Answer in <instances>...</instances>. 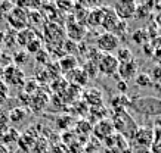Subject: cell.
<instances>
[{
	"instance_id": "obj_13",
	"label": "cell",
	"mask_w": 161,
	"mask_h": 153,
	"mask_svg": "<svg viewBox=\"0 0 161 153\" xmlns=\"http://www.w3.org/2000/svg\"><path fill=\"white\" fill-rule=\"evenodd\" d=\"M83 99L86 100V103H89L92 108H96V106H102L103 103V97H102V91L98 89H92L86 90L83 93Z\"/></svg>"
},
{
	"instance_id": "obj_21",
	"label": "cell",
	"mask_w": 161,
	"mask_h": 153,
	"mask_svg": "<svg viewBox=\"0 0 161 153\" xmlns=\"http://www.w3.org/2000/svg\"><path fill=\"white\" fill-rule=\"evenodd\" d=\"M115 52H117L115 59L118 60V64H124V62H129L133 59V53L129 47H118Z\"/></svg>"
},
{
	"instance_id": "obj_24",
	"label": "cell",
	"mask_w": 161,
	"mask_h": 153,
	"mask_svg": "<svg viewBox=\"0 0 161 153\" xmlns=\"http://www.w3.org/2000/svg\"><path fill=\"white\" fill-rule=\"evenodd\" d=\"M49 58H50L49 52H46L44 49H42L40 52L36 53V60H37L40 65H46V66H47V65H49Z\"/></svg>"
},
{
	"instance_id": "obj_28",
	"label": "cell",
	"mask_w": 161,
	"mask_h": 153,
	"mask_svg": "<svg viewBox=\"0 0 161 153\" xmlns=\"http://www.w3.org/2000/svg\"><path fill=\"white\" fill-rule=\"evenodd\" d=\"M117 89L121 91L120 94H124L127 91V83H126V81H123V79H120V81L117 83Z\"/></svg>"
},
{
	"instance_id": "obj_15",
	"label": "cell",
	"mask_w": 161,
	"mask_h": 153,
	"mask_svg": "<svg viewBox=\"0 0 161 153\" xmlns=\"http://www.w3.org/2000/svg\"><path fill=\"white\" fill-rule=\"evenodd\" d=\"M34 38H37V35H36V31L31 30V28H24V30L18 31V34L15 35V41H16V44H19L21 47H24V49Z\"/></svg>"
},
{
	"instance_id": "obj_20",
	"label": "cell",
	"mask_w": 161,
	"mask_h": 153,
	"mask_svg": "<svg viewBox=\"0 0 161 153\" xmlns=\"http://www.w3.org/2000/svg\"><path fill=\"white\" fill-rule=\"evenodd\" d=\"M25 118H27V109L25 108H14L9 112V116H8V119L12 124H19Z\"/></svg>"
},
{
	"instance_id": "obj_10",
	"label": "cell",
	"mask_w": 161,
	"mask_h": 153,
	"mask_svg": "<svg viewBox=\"0 0 161 153\" xmlns=\"http://www.w3.org/2000/svg\"><path fill=\"white\" fill-rule=\"evenodd\" d=\"M65 34L68 37V40L74 41V43H80L86 35V25H83L78 21H74L73 24H68L65 28Z\"/></svg>"
},
{
	"instance_id": "obj_4",
	"label": "cell",
	"mask_w": 161,
	"mask_h": 153,
	"mask_svg": "<svg viewBox=\"0 0 161 153\" xmlns=\"http://www.w3.org/2000/svg\"><path fill=\"white\" fill-rule=\"evenodd\" d=\"M118 47H120V40L112 33H103L96 40V47L95 49L98 50L99 53L112 54Z\"/></svg>"
},
{
	"instance_id": "obj_22",
	"label": "cell",
	"mask_w": 161,
	"mask_h": 153,
	"mask_svg": "<svg viewBox=\"0 0 161 153\" xmlns=\"http://www.w3.org/2000/svg\"><path fill=\"white\" fill-rule=\"evenodd\" d=\"M135 83H136L139 87H151L154 81L151 79V75L143 72V74H137L136 77H135Z\"/></svg>"
},
{
	"instance_id": "obj_31",
	"label": "cell",
	"mask_w": 161,
	"mask_h": 153,
	"mask_svg": "<svg viewBox=\"0 0 161 153\" xmlns=\"http://www.w3.org/2000/svg\"><path fill=\"white\" fill-rule=\"evenodd\" d=\"M142 153H152L151 150H145V152H142Z\"/></svg>"
},
{
	"instance_id": "obj_19",
	"label": "cell",
	"mask_w": 161,
	"mask_h": 153,
	"mask_svg": "<svg viewBox=\"0 0 161 153\" xmlns=\"http://www.w3.org/2000/svg\"><path fill=\"white\" fill-rule=\"evenodd\" d=\"M103 9H105V8L89 10V15H87V22L89 24L87 25H90V27L101 25V22H102V16H103Z\"/></svg>"
},
{
	"instance_id": "obj_17",
	"label": "cell",
	"mask_w": 161,
	"mask_h": 153,
	"mask_svg": "<svg viewBox=\"0 0 161 153\" xmlns=\"http://www.w3.org/2000/svg\"><path fill=\"white\" fill-rule=\"evenodd\" d=\"M47 96L43 93H37V96L36 94H31V100H30V105L28 106H31V109L34 110V112H40L42 109L47 105Z\"/></svg>"
},
{
	"instance_id": "obj_26",
	"label": "cell",
	"mask_w": 161,
	"mask_h": 153,
	"mask_svg": "<svg viewBox=\"0 0 161 153\" xmlns=\"http://www.w3.org/2000/svg\"><path fill=\"white\" fill-rule=\"evenodd\" d=\"M14 8H15V3H10V2H2V3H0V12H2L3 15H8Z\"/></svg>"
},
{
	"instance_id": "obj_29",
	"label": "cell",
	"mask_w": 161,
	"mask_h": 153,
	"mask_svg": "<svg viewBox=\"0 0 161 153\" xmlns=\"http://www.w3.org/2000/svg\"><path fill=\"white\" fill-rule=\"evenodd\" d=\"M151 79H155V81H160V79H161V66H158V68L154 69Z\"/></svg>"
},
{
	"instance_id": "obj_30",
	"label": "cell",
	"mask_w": 161,
	"mask_h": 153,
	"mask_svg": "<svg viewBox=\"0 0 161 153\" xmlns=\"http://www.w3.org/2000/svg\"><path fill=\"white\" fill-rule=\"evenodd\" d=\"M155 24H157V27H161V12L160 13H158V15H157V18H155Z\"/></svg>"
},
{
	"instance_id": "obj_23",
	"label": "cell",
	"mask_w": 161,
	"mask_h": 153,
	"mask_svg": "<svg viewBox=\"0 0 161 153\" xmlns=\"http://www.w3.org/2000/svg\"><path fill=\"white\" fill-rule=\"evenodd\" d=\"M42 49H43V41H42L40 38H34L28 46H27V47H25V50H27V53L28 54H36Z\"/></svg>"
},
{
	"instance_id": "obj_5",
	"label": "cell",
	"mask_w": 161,
	"mask_h": 153,
	"mask_svg": "<svg viewBox=\"0 0 161 153\" xmlns=\"http://www.w3.org/2000/svg\"><path fill=\"white\" fill-rule=\"evenodd\" d=\"M6 19L14 30L21 31L24 28H28V10H24L18 6H15L6 15Z\"/></svg>"
},
{
	"instance_id": "obj_25",
	"label": "cell",
	"mask_w": 161,
	"mask_h": 153,
	"mask_svg": "<svg viewBox=\"0 0 161 153\" xmlns=\"http://www.w3.org/2000/svg\"><path fill=\"white\" fill-rule=\"evenodd\" d=\"M27 58H28V53L25 50H21V52H16L14 54V62H15V66L19 68V65H22L24 62H27Z\"/></svg>"
},
{
	"instance_id": "obj_3",
	"label": "cell",
	"mask_w": 161,
	"mask_h": 153,
	"mask_svg": "<svg viewBox=\"0 0 161 153\" xmlns=\"http://www.w3.org/2000/svg\"><path fill=\"white\" fill-rule=\"evenodd\" d=\"M118 60L115 59L114 54L101 53L99 59L96 60V68L101 74L108 75V77H117L118 72Z\"/></svg>"
},
{
	"instance_id": "obj_12",
	"label": "cell",
	"mask_w": 161,
	"mask_h": 153,
	"mask_svg": "<svg viewBox=\"0 0 161 153\" xmlns=\"http://www.w3.org/2000/svg\"><path fill=\"white\" fill-rule=\"evenodd\" d=\"M120 22V19L117 18V15L114 13L112 9H103V16H102V22H101V27H103L105 33H112L114 28L117 27V24Z\"/></svg>"
},
{
	"instance_id": "obj_14",
	"label": "cell",
	"mask_w": 161,
	"mask_h": 153,
	"mask_svg": "<svg viewBox=\"0 0 161 153\" xmlns=\"http://www.w3.org/2000/svg\"><path fill=\"white\" fill-rule=\"evenodd\" d=\"M58 68L61 72L68 74V72H71L73 69L78 68L77 58L73 56V54H64L62 58H59V60H58Z\"/></svg>"
},
{
	"instance_id": "obj_2",
	"label": "cell",
	"mask_w": 161,
	"mask_h": 153,
	"mask_svg": "<svg viewBox=\"0 0 161 153\" xmlns=\"http://www.w3.org/2000/svg\"><path fill=\"white\" fill-rule=\"evenodd\" d=\"M111 122L114 130H117L123 137L133 140L137 131V125L124 109H115V114H114V118L111 119Z\"/></svg>"
},
{
	"instance_id": "obj_16",
	"label": "cell",
	"mask_w": 161,
	"mask_h": 153,
	"mask_svg": "<svg viewBox=\"0 0 161 153\" xmlns=\"http://www.w3.org/2000/svg\"><path fill=\"white\" fill-rule=\"evenodd\" d=\"M68 79L69 81H73V84L74 85H84L86 83H87V74L83 71V68H75L73 69L71 72H68Z\"/></svg>"
},
{
	"instance_id": "obj_8",
	"label": "cell",
	"mask_w": 161,
	"mask_h": 153,
	"mask_svg": "<svg viewBox=\"0 0 161 153\" xmlns=\"http://www.w3.org/2000/svg\"><path fill=\"white\" fill-rule=\"evenodd\" d=\"M133 140H135L136 146L143 149V152L151 150V146L154 143V130L149 127H137V131Z\"/></svg>"
},
{
	"instance_id": "obj_6",
	"label": "cell",
	"mask_w": 161,
	"mask_h": 153,
	"mask_svg": "<svg viewBox=\"0 0 161 153\" xmlns=\"http://www.w3.org/2000/svg\"><path fill=\"white\" fill-rule=\"evenodd\" d=\"M3 83H5L8 87L9 85H14V87H21L24 85L25 83V74L24 71L15 65H9L6 66L5 71H3Z\"/></svg>"
},
{
	"instance_id": "obj_11",
	"label": "cell",
	"mask_w": 161,
	"mask_h": 153,
	"mask_svg": "<svg viewBox=\"0 0 161 153\" xmlns=\"http://www.w3.org/2000/svg\"><path fill=\"white\" fill-rule=\"evenodd\" d=\"M137 68H139L137 62L135 59H132V60H129V62H124V64H120V65H118V72H117V75H120V78H121L123 81L132 79L133 77H136Z\"/></svg>"
},
{
	"instance_id": "obj_18",
	"label": "cell",
	"mask_w": 161,
	"mask_h": 153,
	"mask_svg": "<svg viewBox=\"0 0 161 153\" xmlns=\"http://www.w3.org/2000/svg\"><path fill=\"white\" fill-rule=\"evenodd\" d=\"M132 41L135 43V44L137 46H145L148 44L151 40H149V35H148L147 30H143V28H139V30H136L135 33L132 34Z\"/></svg>"
},
{
	"instance_id": "obj_1",
	"label": "cell",
	"mask_w": 161,
	"mask_h": 153,
	"mask_svg": "<svg viewBox=\"0 0 161 153\" xmlns=\"http://www.w3.org/2000/svg\"><path fill=\"white\" fill-rule=\"evenodd\" d=\"M129 106L143 116H161V99L160 97H133Z\"/></svg>"
},
{
	"instance_id": "obj_7",
	"label": "cell",
	"mask_w": 161,
	"mask_h": 153,
	"mask_svg": "<svg viewBox=\"0 0 161 153\" xmlns=\"http://www.w3.org/2000/svg\"><path fill=\"white\" fill-rule=\"evenodd\" d=\"M136 6H137V3H135L132 0H121V2H117L111 9L114 10V13L117 15L118 19L126 22L127 19H130V18L135 16V13H136Z\"/></svg>"
},
{
	"instance_id": "obj_9",
	"label": "cell",
	"mask_w": 161,
	"mask_h": 153,
	"mask_svg": "<svg viewBox=\"0 0 161 153\" xmlns=\"http://www.w3.org/2000/svg\"><path fill=\"white\" fill-rule=\"evenodd\" d=\"M92 131L98 140H107V138H109L111 135L115 134V130L112 127L111 119H108V118L101 119L95 127H92Z\"/></svg>"
},
{
	"instance_id": "obj_27",
	"label": "cell",
	"mask_w": 161,
	"mask_h": 153,
	"mask_svg": "<svg viewBox=\"0 0 161 153\" xmlns=\"http://www.w3.org/2000/svg\"><path fill=\"white\" fill-rule=\"evenodd\" d=\"M8 93H9V87H8V85L3 83V81H0V103L6 100V97H8Z\"/></svg>"
}]
</instances>
